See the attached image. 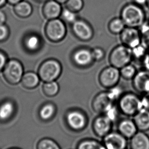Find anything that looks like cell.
Returning a JSON list of instances; mask_svg holds the SVG:
<instances>
[{"label": "cell", "mask_w": 149, "mask_h": 149, "mask_svg": "<svg viewBox=\"0 0 149 149\" xmlns=\"http://www.w3.org/2000/svg\"><path fill=\"white\" fill-rule=\"evenodd\" d=\"M131 149H149V137L143 131L137 132L131 138Z\"/></svg>", "instance_id": "19"}, {"label": "cell", "mask_w": 149, "mask_h": 149, "mask_svg": "<svg viewBox=\"0 0 149 149\" xmlns=\"http://www.w3.org/2000/svg\"><path fill=\"white\" fill-rule=\"evenodd\" d=\"M65 4L66 8L73 12L78 13L82 10L84 3L83 0H68Z\"/></svg>", "instance_id": "33"}, {"label": "cell", "mask_w": 149, "mask_h": 149, "mask_svg": "<svg viewBox=\"0 0 149 149\" xmlns=\"http://www.w3.org/2000/svg\"><path fill=\"white\" fill-rule=\"evenodd\" d=\"M142 65L143 66V69L149 71V52H148L143 59Z\"/></svg>", "instance_id": "38"}, {"label": "cell", "mask_w": 149, "mask_h": 149, "mask_svg": "<svg viewBox=\"0 0 149 149\" xmlns=\"http://www.w3.org/2000/svg\"><path fill=\"white\" fill-rule=\"evenodd\" d=\"M77 149H107L104 145L99 141L92 139L81 141L77 146Z\"/></svg>", "instance_id": "25"}, {"label": "cell", "mask_w": 149, "mask_h": 149, "mask_svg": "<svg viewBox=\"0 0 149 149\" xmlns=\"http://www.w3.org/2000/svg\"><path fill=\"white\" fill-rule=\"evenodd\" d=\"M104 115H106L107 117L111 119L113 122V121H115L117 119V117L118 115L117 107L115 105L113 106L111 109H109V110Z\"/></svg>", "instance_id": "35"}, {"label": "cell", "mask_w": 149, "mask_h": 149, "mask_svg": "<svg viewBox=\"0 0 149 149\" xmlns=\"http://www.w3.org/2000/svg\"><path fill=\"white\" fill-rule=\"evenodd\" d=\"M134 89L138 93L145 94L149 92V71L141 69L137 71L132 79Z\"/></svg>", "instance_id": "15"}, {"label": "cell", "mask_w": 149, "mask_h": 149, "mask_svg": "<svg viewBox=\"0 0 149 149\" xmlns=\"http://www.w3.org/2000/svg\"><path fill=\"white\" fill-rule=\"evenodd\" d=\"M56 112V108L52 103H47L41 107L39 116L43 121H49L52 119Z\"/></svg>", "instance_id": "23"}, {"label": "cell", "mask_w": 149, "mask_h": 149, "mask_svg": "<svg viewBox=\"0 0 149 149\" xmlns=\"http://www.w3.org/2000/svg\"><path fill=\"white\" fill-rule=\"evenodd\" d=\"M126 27L125 23L121 18H113L109 24V30L113 34H120Z\"/></svg>", "instance_id": "26"}, {"label": "cell", "mask_w": 149, "mask_h": 149, "mask_svg": "<svg viewBox=\"0 0 149 149\" xmlns=\"http://www.w3.org/2000/svg\"><path fill=\"white\" fill-rule=\"evenodd\" d=\"M37 149H61L56 141L49 138H43L39 141Z\"/></svg>", "instance_id": "31"}, {"label": "cell", "mask_w": 149, "mask_h": 149, "mask_svg": "<svg viewBox=\"0 0 149 149\" xmlns=\"http://www.w3.org/2000/svg\"><path fill=\"white\" fill-rule=\"evenodd\" d=\"M36 1H37V2L41 3V2H45V1H47V0H36Z\"/></svg>", "instance_id": "45"}, {"label": "cell", "mask_w": 149, "mask_h": 149, "mask_svg": "<svg viewBox=\"0 0 149 149\" xmlns=\"http://www.w3.org/2000/svg\"><path fill=\"white\" fill-rule=\"evenodd\" d=\"M121 76L126 80H132L137 73V70L134 65L129 63L120 69Z\"/></svg>", "instance_id": "29"}, {"label": "cell", "mask_w": 149, "mask_h": 149, "mask_svg": "<svg viewBox=\"0 0 149 149\" xmlns=\"http://www.w3.org/2000/svg\"><path fill=\"white\" fill-rule=\"evenodd\" d=\"M92 52L94 61H100L104 58L105 53L103 48L96 47L92 50Z\"/></svg>", "instance_id": "34"}, {"label": "cell", "mask_w": 149, "mask_h": 149, "mask_svg": "<svg viewBox=\"0 0 149 149\" xmlns=\"http://www.w3.org/2000/svg\"><path fill=\"white\" fill-rule=\"evenodd\" d=\"M119 109L124 115L132 116L143 108L141 99L132 93H124L119 99Z\"/></svg>", "instance_id": "3"}, {"label": "cell", "mask_w": 149, "mask_h": 149, "mask_svg": "<svg viewBox=\"0 0 149 149\" xmlns=\"http://www.w3.org/2000/svg\"><path fill=\"white\" fill-rule=\"evenodd\" d=\"M77 13L65 7V8H63L60 16L65 23L71 25L79 18Z\"/></svg>", "instance_id": "30"}, {"label": "cell", "mask_w": 149, "mask_h": 149, "mask_svg": "<svg viewBox=\"0 0 149 149\" xmlns=\"http://www.w3.org/2000/svg\"><path fill=\"white\" fill-rule=\"evenodd\" d=\"M24 46L26 50L30 52H35L38 51L41 46V39L36 34H31L26 37L24 41Z\"/></svg>", "instance_id": "21"}, {"label": "cell", "mask_w": 149, "mask_h": 149, "mask_svg": "<svg viewBox=\"0 0 149 149\" xmlns=\"http://www.w3.org/2000/svg\"><path fill=\"white\" fill-rule=\"evenodd\" d=\"M103 144L107 149H125L127 138L119 132H111L103 137Z\"/></svg>", "instance_id": "13"}, {"label": "cell", "mask_w": 149, "mask_h": 149, "mask_svg": "<svg viewBox=\"0 0 149 149\" xmlns=\"http://www.w3.org/2000/svg\"><path fill=\"white\" fill-rule=\"evenodd\" d=\"M38 73L28 72L24 73L22 76L21 83L22 86L28 89H35L38 86L40 81Z\"/></svg>", "instance_id": "20"}, {"label": "cell", "mask_w": 149, "mask_h": 149, "mask_svg": "<svg viewBox=\"0 0 149 149\" xmlns=\"http://www.w3.org/2000/svg\"><path fill=\"white\" fill-rule=\"evenodd\" d=\"M109 61L111 65L121 69L132 61V48L123 44L116 46L110 53Z\"/></svg>", "instance_id": "4"}, {"label": "cell", "mask_w": 149, "mask_h": 149, "mask_svg": "<svg viewBox=\"0 0 149 149\" xmlns=\"http://www.w3.org/2000/svg\"><path fill=\"white\" fill-rule=\"evenodd\" d=\"M62 72L61 63L55 59L44 61L39 67L38 74L41 80L49 82L56 80Z\"/></svg>", "instance_id": "2"}, {"label": "cell", "mask_w": 149, "mask_h": 149, "mask_svg": "<svg viewBox=\"0 0 149 149\" xmlns=\"http://www.w3.org/2000/svg\"><path fill=\"white\" fill-rule=\"evenodd\" d=\"M118 129L119 133L126 138H131L137 131L134 122L128 119H122L119 123Z\"/></svg>", "instance_id": "17"}, {"label": "cell", "mask_w": 149, "mask_h": 149, "mask_svg": "<svg viewBox=\"0 0 149 149\" xmlns=\"http://www.w3.org/2000/svg\"><path fill=\"white\" fill-rule=\"evenodd\" d=\"M133 121L137 127V130L145 132L149 130V110L141 109L134 115Z\"/></svg>", "instance_id": "18"}, {"label": "cell", "mask_w": 149, "mask_h": 149, "mask_svg": "<svg viewBox=\"0 0 149 149\" xmlns=\"http://www.w3.org/2000/svg\"><path fill=\"white\" fill-rule=\"evenodd\" d=\"M71 59L74 65L81 68L90 67L95 61L92 50L86 47H81L76 49L72 54Z\"/></svg>", "instance_id": "10"}, {"label": "cell", "mask_w": 149, "mask_h": 149, "mask_svg": "<svg viewBox=\"0 0 149 149\" xmlns=\"http://www.w3.org/2000/svg\"></svg>", "instance_id": "48"}, {"label": "cell", "mask_w": 149, "mask_h": 149, "mask_svg": "<svg viewBox=\"0 0 149 149\" xmlns=\"http://www.w3.org/2000/svg\"><path fill=\"white\" fill-rule=\"evenodd\" d=\"M14 11L15 13L18 17L26 18L32 13L33 7L30 3L22 1L15 5Z\"/></svg>", "instance_id": "22"}, {"label": "cell", "mask_w": 149, "mask_h": 149, "mask_svg": "<svg viewBox=\"0 0 149 149\" xmlns=\"http://www.w3.org/2000/svg\"><path fill=\"white\" fill-rule=\"evenodd\" d=\"M120 18L126 26L139 28L145 23L146 15L142 6L132 3L123 7L121 10Z\"/></svg>", "instance_id": "1"}, {"label": "cell", "mask_w": 149, "mask_h": 149, "mask_svg": "<svg viewBox=\"0 0 149 149\" xmlns=\"http://www.w3.org/2000/svg\"><path fill=\"white\" fill-rule=\"evenodd\" d=\"M6 63V57L4 55L0 52V70L4 67Z\"/></svg>", "instance_id": "39"}, {"label": "cell", "mask_w": 149, "mask_h": 149, "mask_svg": "<svg viewBox=\"0 0 149 149\" xmlns=\"http://www.w3.org/2000/svg\"><path fill=\"white\" fill-rule=\"evenodd\" d=\"M113 122L106 115H101L93 121L92 128L95 134L99 137H104L111 132Z\"/></svg>", "instance_id": "14"}, {"label": "cell", "mask_w": 149, "mask_h": 149, "mask_svg": "<svg viewBox=\"0 0 149 149\" xmlns=\"http://www.w3.org/2000/svg\"><path fill=\"white\" fill-rule=\"evenodd\" d=\"M45 34L50 41L60 42L66 35L65 23L58 18L49 20L45 27Z\"/></svg>", "instance_id": "5"}, {"label": "cell", "mask_w": 149, "mask_h": 149, "mask_svg": "<svg viewBox=\"0 0 149 149\" xmlns=\"http://www.w3.org/2000/svg\"><path fill=\"white\" fill-rule=\"evenodd\" d=\"M22 64L17 60H11L5 66L3 75L4 79L11 85H16L21 82L24 75Z\"/></svg>", "instance_id": "7"}, {"label": "cell", "mask_w": 149, "mask_h": 149, "mask_svg": "<svg viewBox=\"0 0 149 149\" xmlns=\"http://www.w3.org/2000/svg\"><path fill=\"white\" fill-rule=\"evenodd\" d=\"M56 1L58 2L59 3H60L61 4H65L66 2L68 1V0H56Z\"/></svg>", "instance_id": "43"}, {"label": "cell", "mask_w": 149, "mask_h": 149, "mask_svg": "<svg viewBox=\"0 0 149 149\" xmlns=\"http://www.w3.org/2000/svg\"><path fill=\"white\" fill-rule=\"evenodd\" d=\"M141 100L143 108L149 110V92L144 94Z\"/></svg>", "instance_id": "36"}, {"label": "cell", "mask_w": 149, "mask_h": 149, "mask_svg": "<svg viewBox=\"0 0 149 149\" xmlns=\"http://www.w3.org/2000/svg\"><path fill=\"white\" fill-rule=\"evenodd\" d=\"M73 34L79 40L88 41L94 36V30L91 25L86 20L78 18L71 24Z\"/></svg>", "instance_id": "9"}, {"label": "cell", "mask_w": 149, "mask_h": 149, "mask_svg": "<svg viewBox=\"0 0 149 149\" xmlns=\"http://www.w3.org/2000/svg\"><path fill=\"white\" fill-rule=\"evenodd\" d=\"M5 1L6 0H0V6H2L4 4V3L5 2Z\"/></svg>", "instance_id": "44"}, {"label": "cell", "mask_w": 149, "mask_h": 149, "mask_svg": "<svg viewBox=\"0 0 149 149\" xmlns=\"http://www.w3.org/2000/svg\"><path fill=\"white\" fill-rule=\"evenodd\" d=\"M139 29L141 36V44L149 52V22H145Z\"/></svg>", "instance_id": "32"}, {"label": "cell", "mask_w": 149, "mask_h": 149, "mask_svg": "<svg viewBox=\"0 0 149 149\" xmlns=\"http://www.w3.org/2000/svg\"><path fill=\"white\" fill-rule=\"evenodd\" d=\"M8 30L3 25H0V41L3 40L8 37Z\"/></svg>", "instance_id": "37"}, {"label": "cell", "mask_w": 149, "mask_h": 149, "mask_svg": "<svg viewBox=\"0 0 149 149\" xmlns=\"http://www.w3.org/2000/svg\"><path fill=\"white\" fill-rule=\"evenodd\" d=\"M133 3L139 5V6L146 5L147 3L148 0H133Z\"/></svg>", "instance_id": "40"}, {"label": "cell", "mask_w": 149, "mask_h": 149, "mask_svg": "<svg viewBox=\"0 0 149 149\" xmlns=\"http://www.w3.org/2000/svg\"><path fill=\"white\" fill-rule=\"evenodd\" d=\"M121 77L120 69L111 65L101 72L99 76V83L105 89H111L118 85Z\"/></svg>", "instance_id": "8"}, {"label": "cell", "mask_w": 149, "mask_h": 149, "mask_svg": "<svg viewBox=\"0 0 149 149\" xmlns=\"http://www.w3.org/2000/svg\"><path fill=\"white\" fill-rule=\"evenodd\" d=\"M16 149V148H13V149Z\"/></svg>", "instance_id": "47"}, {"label": "cell", "mask_w": 149, "mask_h": 149, "mask_svg": "<svg viewBox=\"0 0 149 149\" xmlns=\"http://www.w3.org/2000/svg\"><path fill=\"white\" fill-rule=\"evenodd\" d=\"M66 122L68 127L75 131L83 130L86 127L88 122L86 115L78 110L68 111L66 115Z\"/></svg>", "instance_id": "11"}, {"label": "cell", "mask_w": 149, "mask_h": 149, "mask_svg": "<svg viewBox=\"0 0 149 149\" xmlns=\"http://www.w3.org/2000/svg\"><path fill=\"white\" fill-rule=\"evenodd\" d=\"M132 61L136 64L142 65L143 59L146 55L148 53L147 50L143 44H139V46L132 48Z\"/></svg>", "instance_id": "24"}, {"label": "cell", "mask_w": 149, "mask_h": 149, "mask_svg": "<svg viewBox=\"0 0 149 149\" xmlns=\"http://www.w3.org/2000/svg\"><path fill=\"white\" fill-rule=\"evenodd\" d=\"M61 5L56 0H47L43 6V15L48 20L58 18L63 9Z\"/></svg>", "instance_id": "16"}, {"label": "cell", "mask_w": 149, "mask_h": 149, "mask_svg": "<svg viewBox=\"0 0 149 149\" xmlns=\"http://www.w3.org/2000/svg\"><path fill=\"white\" fill-rule=\"evenodd\" d=\"M14 107L10 102H6L0 106V119L6 120L11 117L14 112Z\"/></svg>", "instance_id": "28"}, {"label": "cell", "mask_w": 149, "mask_h": 149, "mask_svg": "<svg viewBox=\"0 0 149 149\" xmlns=\"http://www.w3.org/2000/svg\"><path fill=\"white\" fill-rule=\"evenodd\" d=\"M6 20V16L3 12L0 11V25H3Z\"/></svg>", "instance_id": "41"}, {"label": "cell", "mask_w": 149, "mask_h": 149, "mask_svg": "<svg viewBox=\"0 0 149 149\" xmlns=\"http://www.w3.org/2000/svg\"><path fill=\"white\" fill-rule=\"evenodd\" d=\"M122 44L133 48L141 44V36L139 29L126 27L120 33Z\"/></svg>", "instance_id": "12"}, {"label": "cell", "mask_w": 149, "mask_h": 149, "mask_svg": "<svg viewBox=\"0 0 149 149\" xmlns=\"http://www.w3.org/2000/svg\"></svg>", "instance_id": "49"}, {"label": "cell", "mask_w": 149, "mask_h": 149, "mask_svg": "<svg viewBox=\"0 0 149 149\" xmlns=\"http://www.w3.org/2000/svg\"><path fill=\"white\" fill-rule=\"evenodd\" d=\"M117 99L110 91L101 92L94 98L92 107L97 113L105 114L115 105V102Z\"/></svg>", "instance_id": "6"}, {"label": "cell", "mask_w": 149, "mask_h": 149, "mask_svg": "<svg viewBox=\"0 0 149 149\" xmlns=\"http://www.w3.org/2000/svg\"><path fill=\"white\" fill-rule=\"evenodd\" d=\"M59 90V85L56 81L45 82L43 85V92L47 97H53L56 96L58 95Z\"/></svg>", "instance_id": "27"}, {"label": "cell", "mask_w": 149, "mask_h": 149, "mask_svg": "<svg viewBox=\"0 0 149 149\" xmlns=\"http://www.w3.org/2000/svg\"><path fill=\"white\" fill-rule=\"evenodd\" d=\"M148 7L149 9V0H148L147 3V5H146Z\"/></svg>", "instance_id": "46"}, {"label": "cell", "mask_w": 149, "mask_h": 149, "mask_svg": "<svg viewBox=\"0 0 149 149\" xmlns=\"http://www.w3.org/2000/svg\"><path fill=\"white\" fill-rule=\"evenodd\" d=\"M22 0H8V2L11 4H17L19 2L22 1Z\"/></svg>", "instance_id": "42"}]
</instances>
